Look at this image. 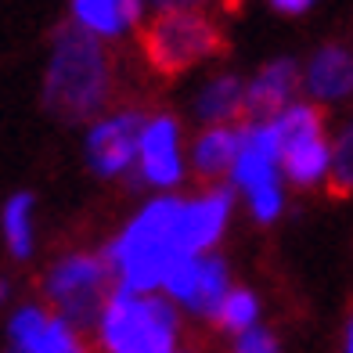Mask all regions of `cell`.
I'll list each match as a JSON object with an SVG mask.
<instances>
[{
    "instance_id": "6da1fadb",
    "label": "cell",
    "mask_w": 353,
    "mask_h": 353,
    "mask_svg": "<svg viewBox=\"0 0 353 353\" xmlns=\"http://www.w3.org/2000/svg\"><path fill=\"white\" fill-rule=\"evenodd\" d=\"M116 90V72H112V54L98 33H90L79 22H65L58 29L54 54L43 76V105L65 123L94 119L112 101Z\"/></svg>"
},
{
    "instance_id": "7a4b0ae2",
    "label": "cell",
    "mask_w": 353,
    "mask_h": 353,
    "mask_svg": "<svg viewBox=\"0 0 353 353\" xmlns=\"http://www.w3.org/2000/svg\"><path fill=\"white\" fill-rule=\"evenodd\" d=\"M181 213H184V202L159 199L123 231L119 242L108 245L105 256L119 274V288H126V292H148V288L166 281L173 263H181V256L173 249Z\"/></svg>"
},
{
    "instance_id": "3957f363",
    "label": "cell",
    "mask_w": 353,
    "mask_h": 353,
    "mask_svg": "<svg viewBox=\"0 0 353 353\" xmlns=\"http://www.w3.org/2000/svg\"><path fill=\"white\" fill-rule=\"evenodd\" d=\"M137 43L148 69L163 79H176L199 61L228 54V37L220 26L199 8L188 11H159L152 22L137 26Z\"/></svg>"
},
{
    "instance_id": "277c9868",
    "label": "cell",
    "mask_w": 353,
    "mask_h": 353,
    "mask_svg": "<svg viewBox=\"0 0 353 353\" xmlns=\"http://www.w3.org/2000/svg\"><path fill=\"white\" fill-rule=\"evenodd\" d=\"M176 317L170 303L116 288L101 317V343L108 353H170Z\"/></svg>"
},
{
    "instance_id": "5b68a950",
    "label": "cell",
    "mask_w": 353,
    "mask_h": 353,
    "mask_svg": "<svg viewBox=\"0 0 353 353\" xmlns=\"http://www.w3.org/2000/svg\"><path fill=\"white\" fill-rule=\"evenodd\" d=\"M116 267L108 263V256H90V252H79L61 260L51 278H47V296L51 303L61 310V321L72 328H90V325H101L105 307H108V285ZM119 281V274H116Z\"/></svg>"
},
{
    "instance_id": "8992f818",
    "label": "cell",
    "mask_w": 353,
    "mask_h": 353,
    "mask_svg": "<svg viewBox=\"0 0 353 353\" xmlns=\"http://www.w3.org/2000/svg\"><path fill=\"white\" fill-rule=\"evenodd\" d=\"M281 166L296 184H314L328 173L332 152L325 144V112L317 105H296L274 123Z\"/></svg>"
},
{
    "instance_id": "52a82bcc",
    "label": "cell",
    "mask_w": 353,
    "mask_h": 353,
    "mask_svg": "<svg viewBox=\"0 0 353 353\" xmlns=\"http://www.w3.org/2000/svg\"><path fill=\"white\" fill-rule=\"evenodd\" d=\"M141 134H144L141 112H116V116L101 119L87 141V159H90L94 173L112 176L130 166L134 152L141 148Z\"/></svg>"
},
{
    "instance_id": "ba28073f",
    "label": "cell",
    "mask_w": 353,
    "mask_h": 353,
    "mask_svg": "<svg viewBox=\"0 0 353 353\" xmlns=\"http://www.w3.org/2000/svg\"><path fill=\"white\" fill-rule=\"evenodd\" d=\"M299 87V69L296 61H274L267 65L260 76L245 87V101H242V126H267L278 123L288 112V98Z\"/></svg>"
},
{
    "instance_id": "9c48e42d",
    "label": "cell",
    "mask_w": 353,
    "mask_h": 353,
    "mask_svg": "<svg viewBox=\"0 0 353 353\" xmlns=\"http://www.w3.org/2000/svg\"><path fill=\"white\" fill-rule=\"evenodd\" d=\"M228 202H231V195L220 188V191H210L205 199L184 205L181 223H176V234H173V249H176L181 260H191L199 249L216 242L223 220H228Z\"/></svg>"
},
{
    "instance_id": "30bf717a",
    "label": "cell",
    "mask_w": 353,
    "mask_h": 353,
    "mask_svg": "<svg viewBox=\"0 0 353 353\" xmlns=\"http://www.w3.org/2000/svg\"><path fill=\"white\" fill-rule=\"evenodd\" d=\"M141 170L152 184H176L181 176V155H176V123L155 119L141 134Z\"/></svg>"
},
{
    "instance_id": "8fae6325",
    "label": "cell",
    "mask_w": 353,
    "mask_h": 353,
    "mask_svg": "<svg viewBox=\"0 0 353 353\" xmlns=\"http://www.w3.org/2000/svg\"><path fill=\"white\" fill-rule=\"evenodd\" d=\"M307 87L314 98H343L353 87V54L343 43H325L307 69Z\"/></svg>"
},
{
    "instance_id": "7c38bea8",
    "label": "cell",
    "mask_w": 353,
    "mask_h": 353,
    "mask_svg": "<svg viewBox=\"0 0 353 353\" xmlns=\"http://www.w3.org/2000/svg\"><path fill=\"white\" fill-rule=\"evenodd\" d=\"M238 152H242V126L231 130V126H213L210 134H202L195 144V170L202 181H220V176L234 173Z\"/></svg>"
},
{
    "instance_id": "4fadbf2b",
    "label": "cell",
    "mask_w": 353,
    "mask_h": 353,
    "mask_svg": "<svg viewBox=\"0 0 353 353\" xmlns=\"http://www.w3.org/2000/svg\"><path fill=\"white\" fill-rule=\"evenodd\" d=\"M228 270H223V263L216 260V256H205V260H199V278H195V288L188 292V307L195 314H210L216 317L223 299H228Z\"/></svg>"
},
{
    "instance_id": "5bb4252c",
    "label": "cell",
    "mask_w": 353,
    "mask_h": 353,
    "mask_svg": "<svg viewBox=\"0 0 353 353\" xmlns=\"http://www.w3.org/2000/svg\"><path fill=\"white\" fill-rule=\"evenodd\" d=\"M242 101H245V87L234 76H216L205 83L202 98H199V112H202V119L228 123V119H242Z\"/></svg>"
},
{
    "instance_id": "9a60e30c",
    "label": "cell",
    "mask_w": 353,
    "mask_h": 353,
    "mask_svg": "<svg viewBox=\"0 0 353 353\" xmlns=\"http://www.w3.org/2000/svg\"><path fill=\"white\" fill-rule=\"evenodd\" d=\"M328 199H350L353 195V123L343 130V137L332 148V163L325 173Z\"/></svg>"
},
{
    "instance_id": "2e32d148",
    "label": "cell",
    "mask_w": 353,
    "mask_h": 353,
    "mask_svg": "<svg viewBox=\"0 0 353 353\" xmlns=\"http://www.w3.org/2000/svg\"><path fill=\"white\" fill-rule=\"evenodd\" d=\"M76 22L90 29V33H101L112 37L126 26L123 22V11H119V0H76Z\"/></svg>"
},
{
    "instance_id": "e0dca14e",
    "label": "cell",
    "mask_w": 353,
    "mask_h": 353,
    "mask_svg": "<svg viewBox=\"0 0 353 353\" xmlns=\"http://www.w3.org/2000/svg\"><path fill=\"white\" fill-rule=\"evenodd\" d=\"M29 210H33V199L29 195H14L8 205H4V234H8V245H11V256H29Z\"/></svg>"
},
{
    "instance_id": "ac0fdd59",
    "label": "cell",
    "mask_w": 353,
    "mask_h": 353,
    "mask_svg": "<svg viewBox=\"0 0 353 353\" xmlns=\"http://www.w3.org/2000/svg\"><path fill=\"white\" fill-rule=\"evenodd\" d=\"M256 296L245 292V288H234V292H228V299H223V307L216 314V325L231 328V332H249L252 321H256Z\"/></svg>"
},
{
    "instance_id": "d6986e66",
    "label": "cell",
    "mask_w": 353,
    "mask_h": 353,
    "mask_svg": "<svg viewBox=\"0 0 353 353\" xmlns=\"http://www.w3.org/2000/svg\"><path fill=\"white\" fill-rule=\"evenodd\" d=\"M47 321H51V317H47L43 310H37V307L19 310V314H14V321H11V346L33 350L37 339L43 335V328H47Z\"/></svg>"
},
{
    "instance_id": "ffe728a7",
    "label": "cell",
    "mask_w": 353,
    "mask_h": 353,
    "mask_svg": "<svg viewBox=\"0 0 353 353\" xmlns=\"http://www.w3.org/2000/svg\"><path fill=\"white\" fill-rule=\"evenodd\" d=\"M195 278H199V260L191 256V260H181V263H173V270L166 274V292H173V296H181V299H188V292L195 288Z\"/></svg>"
},
{
    "instance_id": "44dd1931",
    "label": "cell",
    "mask_w": 353,
    "mask_h": 353,
    "mask_svg": "<svg viewBox=\"0 0 353 353\" xmlns=\"http://www.w3.org/2000/svg\"><path fill=\"white\" fill-rule=\"evenodd\" d=\"M234 353H278V343H274V335H270V332H263V328H249V332L238 335Z\"/></svg>"
},
{
    "instance_id": "7402d4cb",
    "label": "cell",
    "mask_w": 353,
    "mask_h": 353,
    "mask_svg": "<svg viewBox=\"0 0 353 353\" xmlns=\"http://www.w3.org/2000/svg\"><path fill=\"white\" fill-rule=\"evenodd\" d=\"M252 210L260 220H274L278 210H281V191L278 184H267V188H256L252 191Z\"/></svg>"
},
{
    "instance_id": "603a6c76",
    "label": "cell",
    "mask_w": 353,
    "mask_h": 353,
    "mask_svg": "<svg viewBox=\"0 0 353 353\" xmlns=\"http://www.w3.org/2000/svg\"><path fill=\"white\" fill-rule=\"evenodd\" d=\"M119 11L126 26H141V0H119Z\"/></svg>"
},
{
    "instance_id": "cb8c5ba5",
    "label": "cell",
    "mask_w": 353,
    "mask_h": 353,
    "mask_svg": "<svg viewBox=\"0 0 353 353\" xmlns=\"http://www.w3.org/2000/svg\"><path fill=\"white\" fill-rule=\"evenodd\" d=\"M274 4V11H281V14H299V11H307L314 0H270Z\"/></svg>"
},
{
    "instance_id": "d4e9b609",
    "label": "cell",
    "mask_w": 353,
    "mask_h": 353,
    "mask_svg": "<svg viewBox=\"0 0 353 353\" xmlns=\"http://www.w3.org/2000/svg\"><path fill=\"white\" fill-rule=\"evenodd\" d=\"M152 4H155L159 11H188V8L202 4V0H152Z\"/></svg>"
},
{
    "instance_id": "484cf974",
    "label": "cell",
    "mask_w": 353,
    "mask_h": 353,
    "mask_svg": "<svg viewBox=\"0 0 353 353\" xmlns=\"http://www.w3.org/2000/svg\"><path fill=\"white\" fill-rule=\"evenodd\" d=\"M346 353H353V317H350V328H346Z\"/></svg>"
},
{
    "instance_id": "4316f807",
    "label": "cell",
    "mask_w": 353,
    "mask_h": 353,
    "mask_svg": "<svg viewBox=\"0 0 353 353\" xmlns=\"http://www.w3.org/2000/svg\"><path fill=\"white\" fill-rule=\"evenodd\" d=\"M8 353H26V350H14V346H11V350H8Z\"/></svg>"
}]
</instances>
